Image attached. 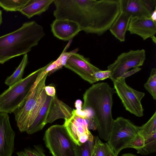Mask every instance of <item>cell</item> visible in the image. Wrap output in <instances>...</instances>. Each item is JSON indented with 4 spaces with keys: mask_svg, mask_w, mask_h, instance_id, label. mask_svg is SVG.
Instances as JSON below:
<instances>
[{
    "mask_svg": "<svg viewBox=\"0 0 156 156\" xmlns=\"http://www.w3.org/2000/svg\"><path fill=\"white\" fill-rule=\"evenodd\" d=\"M115 92L106 82L92 84L83 94L82 110L90 112L96 122L99 137L108 141L114 119L112 114Z\"/></svg>",
    "mask_w": 156,
    "mask_h": 156,
    "instance_id": "6da1fadb",
    "label": "cell"
},
{
    "mask_svg": "<svg viewBox=\"0 0 156 156\" xmlns=\"http://www.w3.org/2000/svg\"><path fill=\"white\" fill-rule=\"evenodd\" d=\"M120 11L119 0H84L80 12L81 30L102 35L109 30Z\"/></svg>",
    "mask_w": 156,
    "mask_h": 156,
    "instance_id": "7a4b0ae2",
    "label": "cell"
},
{
    "mask_svg": "<svg viewBox=\"0 0 156 156\" xmlns=\"http://www.w3.org/2000/svg\"><path fill=\"white\" fill-rule=\"evenodd\" d=\"M43 27L32 21L24 23L11 33L0 37V64L27 54L45 36Z\"/></svg>",
    "mask_w": 156,
    "mask_h": 156,
    "instance_id": "3957f363",
    "label": "cell"
},
{
    "mask_svg": "<svg viewBox=\"0 0 156 156\" xmlns=\"http://www.w3.org/2000/svg\"><path fill=\"white\" fill-rule=\"evenodd\" d=\"M45 75L30 91L21 106L14 112L17 126L20 132H26L33 123L46 100Z\"/></svg>",
    "mask_w": 156,
    "mask_h": 156,
    "instance_id": "277c9868",
    "label": "cell"
},
{
    "mask_svg": "<svg viewBox=\"0 0 156 156\" xmlns=\"http://www.w3.org/2000/svg\"><path fill=\"white\" fill-rule=\"evenodd\" d=\"M47 65L31 73L10 86L0 95V112L11 113L20 107L26 100L38 75Z\"/></svg>",
    "mask_w": 156,
    "mask_h": 156,
    "instance_id": "5b68a950",
    "label": "cell"
},
{
    "mask_svg": "<svg viewBox=\"0 0 156 156\" xmlns=\"http://www.w3.org/2000/svg\"><path fill=\"white\" fill-rule=\"evenodd\" d=\"M43 140L53 156H77V145L64 125H56L45 131Z\"/></svg>",
    "mask_w": 156,
    "mask_h": 156,
    "instance_id": "8992f818",
    "label": "cell"
},
{
    "mask_svg": "<svg viewBox=\"0 0 156 156\" xmlns=\"http://www.w3.org/2000/svg\"><path fill=\"white\" fill-rule=\"evenodd\" d=\"M138 126L122 117L114 119L107 143L116 154L126 148L138 134Z\"/></svg>",
    "mask_w": 156,
    "mask_h": 156,
    "instance_id": "52a82bcc",
    "label": "cell"
},
{
    "mask_svg": "<svg viewBox=\"0 0 156 156\" xmlns=\"http://www.w3.org/2000/svg\"><path fill=\"white\" fill-rule=\"evenodd\" d=\"M125 79L119 78L113 81L114 88L126 110L137 117H141L144 114L141 101L145 94L129 86Z\"/></svg>",
    "mask_w": 156,
    "mask_h": 156,
    "instance_id": "ba28073f",
    "label": "cell"
},
{
    "mask_svg": "<svg viewBox=\"0 0 156 156\" xmlns=\"http://www.w3.org/2000/svg\"><path fill=\"white\" fill-rule=\"evenodd\" d=\"M146 57V52L144 49L131 50L122 53L107 67V69L111 72L109 78L113 82L130 69L142 66Z\"/></svg>",
    "mask_w": 156,
    "mask_h": 156,
    "instance_id": "9c48e42d",
    "label": "cell"
},
{
    "mask_svg": "<svg viewBox=\"0 0 156 156\" xmlns=\"http://www.w3.org/2000/svg\"><path fill=\"white\" fill-rule=\"evenodd\" d=\"M90 84L97 82L94 74L100 69L92 64L89 59L76 53L71 55L64 66Z\"/></svg>",
    "mask_w": 156,
    "mask_h": 156,
    "instance_id": "30bf717a",
    "label": "cell"
},
{
    "mask_svg": "<svg viewBox=\"0 0 156 156\" xmlns=\"http://www.w3.org/2000/svg\"><path fill=\"white\" fill-rule=\"evenodd\" d=\"M69 135L78 145H80L87 140L94 141L93 136L88 129L87 122L84 118L75 112L68 120L64 124Z\"/></svg>",
    "mask_w": 156,
    "mask_h": 156,
    "instance_id": "8fae6325",
    "label": "cell"
},
{
    "mask_svg": "<svg viewBox=\"0 0 156 156\" xmlns=\"http://www.w3.org/2000/svg\"><path fill=\"white\" fill-rule=\"evenodd\" d=\"M15 136L8 114L0 112V156H12Z\"/></svg>",
    "mask_w": 156,
    "mask_h": 156,
    "instance_id": "7c38bea8",
    "label": "cell"
},
{
    "mask_svg": "<svg viewBox=\"0 0 156 156\" xmlns=\"http://www.w3.org/2000/svg\"><path fill=\"white\" fill-rule=\"evenodd\" d=\"M121 11L128 13L131 17H150L156 7V0H119Z\"/></svg>",
    "mask_w": 156,
    "mask_h": 156,
    "instance_id": "4fadbf2b",
    "label": "cell"
},
{
    "mask_svg": "<svg viewBox=\"0 0 156 156\" xmlns=\"http://www.w3.org/2000/svg\"><path fill=\"white\" fill-rule=\"evenodd\" d=\"M127 30L131 34L139 36L144 40L154 36L156 33V22L150 17H131Z\"/></svg>",
    "mask_w": 156,
    "mask_h": 156,
    "instance_id": "5bb4252c",
    "label": "cell"
},
{
    "mask_svg": "<svg viewBox=\"0 0 156 156\" xmlns=\"http://www.w3.org/2000/svg\"><path fill=\"white\" fill-rule=\"evenodd\" d=\"M54 35L59 39L69 41L81 31L75 22L67 19H55L51 25Z\"/></svg>",
    "mask_w": 156,
    "mask_h": 156,
    "instance_id": "9a60e30c",
    "label": "cell"
},
{
    "mask_svg": "<svg viewBox=\"0 0 156 156\" xmlns=\"http://www.w3.org/2000/svg\"><path fill=\"white\" fill-rule=\"evenodd\" d=\"M73 109L55 95L51 101L46 120V124L51 123L57 119H63L65 121L70 119L73 114Z\"/></svg>",
    "mask_w": 156,
    "mask_h": 156,
    "instance_id": "2e32d148",
    "label": "cell"
},
{
    "mask_svg": "<svg viewBox=\"0 0 156 156\" xmlns=\"http://www.w3.org/2000/svg\"><path fill=\"white\" fill-rule=\"evenodd\" d=\"M131 18L128 13L121 11L109 29L112 34L120 42L125 41L126 33Z\"/></svg>",
    "mask_w": 156,
    "mask_h": 156,
    "instance_id": "e0dca14e",
    "label": "cell"
},
{
    "mask_svg": "<svg viewBox=\"0 0 156 156\" xmlns=\"http://www.w3.org/2000/svg\"><path fill=\"white\" fill-rule=\"evenodd\" d=\"M54 0H29L20 12L28 18L40 15L49 8Z\"/></svg>",
    "mask_w": 156,
    "mask_h": 156,
    "instance_id": "ac0fdd59",
    "label": "cell"
},
{
    "mask_svg": "<svg viewBox=\"0 0 156 156\" xmlns=\"http://www.w3.org/2000/svg\"><path fill=\"white\" fill-rule=\"evenodd\" d=\"M52 99V97L47 96L46 101L37 116L26 132L28 134H32L41 130L46 125V120Z\"/></svg>",
    "mask_w": 156,
    "mask_h": 156,
    "instance_id": "d6986e66",
    "label": "cell"
},
{
    "mask_svg": "<svg viewBox=\"0 0 156 156\" xmlns=\"http://www.w3.org/2000/svg\"><path fill=\"white\" fill-rule=\"evenodd\" d=\"M28 62V55L26 54L23 55L20 63L13 73L5 80V83L6 85L9 87L23 79L24 70Z\"/></svg>",
    "mask_w": 156,
    "mask_h": 156,
    "instance_id": "ffe728a7",
    "label": "cell"
},
{
    "mask_svg": "<svg viewBox=\"0 0 156 156\" xmlns=\"http://www.w3.org/2000/svg\"><path fill=\"white\" fill-rule=\"evenodd\" d=\"M145 140L143 147L137 151V152L143 155L148 154L156 151V132L144 137Z\"/></svg>",
    "mask_w": 156,
    "mask_h": 156,
    "instance_id": "44dd1931",
    "label": "cell"
},
{
    "mask_svg": "<svg viewBox=\"0 0 156 156\" xmlns=\"http://www.w3.org/2000/svg\"><path fill=\"white\" fill-rule=\"evenodd\" d=\"M29 0H0V7L7 11H20Z\"/></svg>",
    "mask_w": 156,
    "mask_h": 156,
    "instance_id": "7402d4cb",
    "label": "cell"
},
{
    "mask_svg": "<svg viewBox=\"0 0 156 156\" xmlns=\"http://www.w3.org/2000/svg\"><path fill=\"white\" fill-rule=\"evenodd\" d=\"M139 133L143 137L156 132V111L145 123L138 126Z\"/></svg>",
    "mask_w": 156,
    "mask_h": 156,
    "instance_id": "603a6c76",
    "label": "cell"
},
{
    "mask_svg": "<svg viewBox=\"0 0 156 156\" xmlns=\"http://www.w3.org/2000/svg\"><path fill=\"white\" fill-rule=\"evenodd\" d=\"M71 40H72L69 41L58 58L56 60L54 61L56 66L55 72L62 68L63 66H65L68 59L70 56L74 53H76L78 51V48H76L69 52L66 51L69 46L71 42Z\"/></svg>",
    "mask_w": 156,
    "mask_h": 156,
    "instance_id": "cb8c5ba5",
    "label": "cell"
},
{
    "mask_svg": "<svg viewBox=\"0 0 156 156\" xmlns=\"http://www.w3.org/2000/svg\"><path fill=\"white\" fill-rule=\"evenodd\" d=\"M144 87L145 89L151 94L153 99L156 100V69L152 68L147 81Z\"/></svg>",
    "mask_w": 156,
    "mask_h": 156,
    "instance_id": "d4e9b609",
    "label": "cell"
},
{
    "mask_svg": "<svg viewBox=\"0 0 156 156\" xmlns=\"http://www.w3.org/2000/svg\"><path fill=\"white\" fill-rule=\"evenodd\" d=\"M94 140H87L77 145V156H94Z\"/></svg>",
    "mask_w": 156,
    "mask_h": 156,
    "instance_id": "484cf974",
    "label": "cell"
},
{
    "mask_svg": "<svg viewBox=\"0 0 156 156\" xmlns=\"http://www.w3.org/2000/svg\"><path fill=\"white\" fill-rule=\"evenodd\" d=\"M109 145L107 143L102 142L99 138H95L94 156H106Z\"/></svg>",
    "mask_w": 156,
    "mask_h": 156,
    "instance_id": "4316f807",
    "label": "cell"
},
{
    "mask_svg": "<svg viewBox=\"0 0 156 156\" xmlns=\"http://www.w3.org/2000/svg\"><path fill=\"white\" fill-rule=\"evenodd\" d=\"M18 156H47L42 148L36 145L32 148L25 149L23 151L17 153Z\"/></svg>",
    "mask_w": 156,
    "mask_h": 156,
    "instance_id": "83f0119b",
    "label": "cell"
},
{
    "mask_svg": "<svg viewBox=\"0 0 156 156\" xmlns=\"http://www.w3.org/2000/svg\"><path fill=\"white\" fill-rule=\"evenodd\" d=\"M144 140V137L139 133L129 144L126 148H133L137 150L143 147Z\"/></svg>",
    "mask_w": 156,
    "mask_h": 156,
    "instance_id": "f1b7e54d",
    "label": "cell"
},
{
    "mask_svg": "<svg viewBox=\"0 0 156 156\" xmlns=\"http://www.w3.org/2000/svg\"><path fill=\"white\" fill-rule=\"evenodd\" d=\"M97 82L109 78L111 75V72L108 70H100L96 72L94 75Z\"/></svg>",
    "mask_w": 156,
    "mask_h": 156,
    "instance_id": "f546056e",
    "label": "cell"
},
{
    "mask_svg": "<svg viewBox=\"0 0 156 156\" xmlns=\"http://www.w3.org/2000/svg\"><path fill=\"white\" fill-rule=\"evenodd\" d=\"M88 114L83 118L85 119L88 130H95L97 129V126L95 120L91 113L87 111Z\"/></svg>",
    "mask_w": 156,
    "mask_h": 156,
    "instance_id": "4dcf8cb0",
    "label": "cell"
},
{
    "mask_svg": "<svg viewBox=\"0 0 156 156\" xmlns=\"http://www.w3.org/2000/svg\"><path fill=\"white\" fill-rule=\"evenodd\" d=\"M141 69V68L140 67L134 68L132 69L128 70L126 72L119 78L126 79V78L139 71Z\"/></svg>",
    "mask_w": 156,
    "mask_h": 156,
    "instance_id": "1f68e13d",
    "label": "cell"
},
{
    "mask_svg": "<svg viewBox=\"0 0 156 156\" xmlns=\"http://www.w3.org/2000/svg\"><path fill=\"white\" fill-rule=\"evenodd\" d=\"M45 90L48 96L53 97L55 95L56 90L54 87L50 85L45 86Z\"/></svg>",
    "mask_w": 156,
    "mask_h": 156,
    "instance_id": "d6a6232c",
    "label": "cell"
},
{
    "mask_svg": "<svg viewBox=\"0 0 156 156\" xmlns=\"http://www.w3.org/2000/svg\"><path fill=\"white\" fill-rule=\"evenodd\" d=\"M106 156H118V155L115 154L109 145Z\"/></svg>",
    "mask_w": 156,
    "mask_h": 156,
    "instance_id": "836d02e7",
    "label": "cell"
},
{
    "mask_svg": "<svg viewBox=\"0 0 156 156\" xmlns=\"http://www.w3.org/2000/svg\"><path fill=\"white\" fill-rule=\"evenodd\" d=\"M151 19L155 22H156V8L152 12L150 17Z\"/></svg>",
    "mask_w": 156,
    "mask_h": 156,
    "instance_id": "e575fe53",
    "label": "cell"
},
{
    "mask_svg": "<svg viewBox=\"0 0 156 156\" xmlns=\"http://www.w3.org/2000/svg\"><path fill=\"white\" fill-rule=\"evenodd\" d=\"M2 22V10L0 9V27Z\"/></svg>",
    "mask_w": 156,
    "mask_h": 156,
    "instance_id": "d590c367",
    "label": "cell"
},
{
    "mask_svg": "<svg viewBox=\"0 0 156 156\" xmlns=\"http://www.w3.org/2000/svg\"><path fill=\"white\" fill-rule=\"evenodd\" d=\"M121 156H137V155L131 153H126L123 154Z\"/></svg>",
    "mask_w": 156,
    "mask_h": 156,
    "instance_id": "8d00e7d4",
    "label": "cell"
},
{
    "mask_svg": "<svg viewBox=\"0 0 156 156\" xmlns=\"http://www.w3.org/2000/svg\"><path fill=\"white\" fill-rule=\"evenodd\" d=\"M151 38L152 39V40L155 43H156V37H155V36H153Z\"/></svg>",
    "mask_w": 156,
    "mask_h": 156,
    "instance_id": "74e56055",
    "label": "cell"
}]
</instances>
